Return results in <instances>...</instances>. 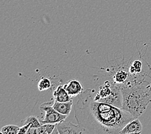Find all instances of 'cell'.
<instances>
[{"label": "cell", "instance_id": "13", "mask_svg": "<svg viewBox=\"0 0 151 134\" xmlns=\"http://www.w3.org/2000/svg\"><path fill=\"white\" fill-rule=\"evenodd\" d=\"M142 67H143V64L141 60L137 59V60L134 61L129 67V74L133 75L142 74Z\"/></svg>", "mask_w": 151, "mask_h": 134}, {"label": "cell", "instance_id": "7", "mask_svg": "<svg viewBox=\"0 0 151 134\" xmlns=\"http://www.w3.org/2000/svg\"><path fill=\"white\" fill-rule=\"evenodd\" d=\"M64 89L71 97L78 96L83 92V86L81 83L76 79L70 80L63 85Z\"/></svg>", "mask_w": 151, "mask_h": 134}, {"label": "cell", "instance_id": "14", "mask_svg": "<svg viewBox=\"0 0 151 134\" xmlns=\"http://www.w3.org/2000/svg\"><path fill=\"white\" fill-rule=\"evenodd\" d=\"M20 127L18 126L9 125H6L1 129L0 133L1 134H18Z\"/></svg>", "mask_w": 151, "mask_h": 134}, {"label": "cell", "instance_id": "5", "mask_svg": "<svg viewBox=\"0 0 151 134\" xmlns=\"http://www.w3.org/2000/svg\"><path fill=\"white\" fill-rule=\"evenodd\" d=\"M59 134H79V133H88L86 130L82 128L81 126L75 125L70 122L62 121L56 124Z\"/></svg>", "mask_w": 151, "mask_h": 134}, {"label": "cell", "instance_id": "15", "mask_svg": "<svg viewBox=\"0 0 151 134\" xmlns=\"http://www.w3.org/2000/svg\"><path fill=\"white\" fill-rule=\"evenodd\" d=\"M38 88L40 91H44V90H48L52 86L51 81L49 79L46 78H42L38 83Z\"/></svg>", "mask_w": 151, "mask_h": 134}, {"label": "cell", "instance_id": "1", "mask_svg": "<svg viewBox=\"0 0 151 134\" xmlns=\"http://www.w3.org/2000/svg\"><path fill=\"white\" fill-rule=\"evenodd\" d=\"M95 90L88 89L78 96L74 106L78 125L88 133L115 134L136 119L129 112L94 99Z\"/></svg>", "mask_w": 151, "mask_h": 134}, {"label": "cell", "instance_id": "2", "mask_svg": "<svg viewBox=\"0 0 151 134\" xmlns=\"http://www.w3.org/2000/svg\"><path fill=\"white\" fill-rule=\"evenodd\" d=\"M119 87L123 96L122 109L138 118L151 102V77L145 74L131 75Z\"/></svg>", "mask_w": 151, "mask_h": 134}, {"label": "cell", "instance_id": "10", "mask_svg": "<svg viewBox=\"0 0 151 134\" xmlns=\"http://www.w3.org/2000/svg\"><path fill=\"white\" fill-rule=\"evenodd\" d=\"M53 96L54 100L58 102H68L72 100V97H71L68 93L66 90L62 85L57 86L53 92Z\"/></svg>", "mask_w": 151, "mask_h": 134}, {"label": "cell", "instance_id": "6", "mask_svg": "<svg viewBox=\"0 0 151 134\" xmlns=\"http://www.w3.org/2000/svg\"><path fill=\"white\" fill-rule=\"evenodd\" d=\"M130 75L131 74H129V67L127 66L119 67L113 74L112 78V83L120 86L124 84L128 80Z\"/></svg>", "mask_w": 151, "mask_h": 134}, {"label": "cell", "instance_id": "12", "mask_svg": "<svg viewBox=\"0 0 151 134\" xmlns=\"http://www.w3.org/2000/svg\"><path fill=\"white\" fill-rule=\"evenodd\" d=\"M55 126V124H44L39 127L30 128L27 134H52Z\"/></svg>", "mask_w": 151, "mask_h": 134}, {"label": "cell", "instance_id": "11", "mask_svg": "<svg viewBox=\"0 0 151 134\" xmlns=\"http://www.w3.org/2000/svg\"><path fill=\"white\" fill-rule=\"evenodd\" d=\"M72 105L73 100L68 101V102H58V101H55L53 104V107L60 114L68 116L72 109Z\"/></svg>", "mask_w": 151, "mask_h": 134}, {"label": "cell", "instance_id": "4", "mask_svg": "<svg viewBox=\"0 0 151 134\" xmlns=\"http://www.w3.org/2000/svg\"><path fill=\"white\" fill-rule=\"evenodd\" d=\"M100 102L106 103L118 108H122L123 104V96L119 86L112 83V92L106 98L103 99Z\"/></svg>", "mask_w": 151, "mask_h": 134}, {"label": "cell", "instance_id": "8", "mask_svg": "<svg viewBox=\"0 0 151 134\" xmlns=\"http://www.w3.org/2000/svg\"><path fill=\"white\" fill-rule=\"evenodd\" d=\"M143 130L142 122L138 118L134 119L125 126L122 129L120 134H131V133H141Z\"/></svg>", "mask_w": 151, "mask_h": 134}, {"label": "cell", "instance_id": "16", "mask_svg": "<svg viewBox=\"0 0 151 134\" xmlns=\"http://www.w3.org/2000/svg\"><path fill=\"white\" fill-rule=\"evenodd\" d=\"M27 123H31L32 126H33V128L39 127V126H41L42 125L40 122V120L38 119L37 117L33 116V115H31V116H29L26 118L24 124H27Z\"/></svg>", "mask_w": 151, "mask_h": 134}, {"label": "cell", "instance_id": "3", "mask_svg": "<svg viewBox=\"0 0 151 134\" xmlns=\"http://www.w3.org/2000/svg\"><path fill=\"white\" fill-rule=\"evenodd\" d=\"M54 101H50L40 105V110L45 112V116L43 120H40L41 125L44 124H57L65 121L67 115H63L55 110L53 107Z\"/></svg>", "mask_w": 151, "mask_h": 134}, {"label": "cell", "instance_id": "9", "mask_svg": "<svg viewBox=\"0 0 151 134\" xmlns=\"http://www.w3.org/2000/svg\"><path fill=\"white\" fill-rule=\"evenodd\" d=\"M112 92V83L106 81L104 85L100 86L99 92L96 93L94 97V99L96 101H101L103 99L106 98Z\"/></svg>", "mask_w": 151, "mask_h": 134}]
</instances>
